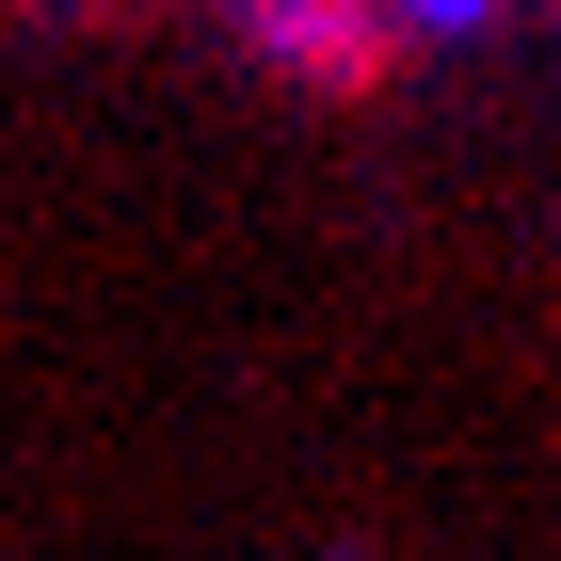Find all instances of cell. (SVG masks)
Returning a JSON list of instances; mask_svg holds the SVG:
<instances>
[{
	"label": "cell",
	"instance_id": "obj_1",
	"mask_svg": "<svg viewBox=\"0 0 561 561\" xmlns=\"http://www.w3.org/2000/svg\"><path fill=\"white\" fill-rule=\"evenodd\" d=\"M257 48H273V65H289V81H401V48H417V33H386V16H257Z\"/></svg>",
	"mask_w": 561,
	"mask_h": 561
}]
</instances>
